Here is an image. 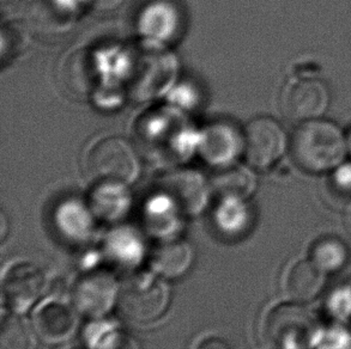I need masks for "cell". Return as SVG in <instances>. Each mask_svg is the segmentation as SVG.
I'll return each mask as SVG.
<instances>
[{
	"instance_id": "cell-25",
	"label": "cell",
	"mask_w": 351,
	"mask_h": 349,
	"mask_svg": "<svg viewBox=\"0 0 351 349\" xmlns=\"http://www.w3.org/2000/svg\"><path fill=\"white\" fill-rule=\"evenodd\" d=\"M6 233H8V220H6V217H5L4 213H3V214H1V233H0L1 241H5Z\"/></svg>"
},
{
	"instance_id": "cell-3",
	"label": "cell",
	"mask_w": 351,
	"mask_h": 349,
	"mask_svg": "<svg viewBox=\"0 0 351 349\" xmlns=\"http://www.w3.org/2000/svg\"><path fill=\"white\" fill-rule=\"evenodd\" d=\"M171 293L166 283L150 273L128 279L119 289L118 305L121 316L136 324L158 321L169 307Z\"/></svg>"
},
{
	"instance_id": "cell-13",
	"label": "cell",
	"mask_w": 351,
	"mask_h": 349,
	"mask_svg": "<svg viewBox=\"0 0 351 349\" xmlns=\"http://www.w3.org/2000/svg\"><path fill=\"white\" fill-rule=\"evenodd\" d=\"M193 262V249L185 241L163 242L152 255V266L165 278L178 279L190 269Z\"/></svg>"
},
{
	"instance_id": "cell-6",
	"label": "cell",
	"mask_w": 351,
	"mask_h": 349,
	"mask_svg": "<svg viewBox=\"0 0 351 349\" xmlns=\"http://www.w3.org/2000/svg\"><path fill=\"white\" fill-rule=\"evenodd\" d=\"M331 101L328 86L314 78L300 79L285 86L280 96V110L294 122L322 118Z\"/></svg>"
},
{
	"instance_id": "cell-23",
	"label": "cell",
	"mask_w": 351,
	"mask_h": 349,
	"mask_svg": "<svg viewBox=\"0 0 351 349\" xmlns=\"http://www.w3.org/2000/svg\"><path fill=\"white\" fill-rule=\"evenodd\" d=\"M328 187L336 198L351 201V163H342L333 170Z\"/></svg>"
},
{
	"instance_id": "cell-15",
	"label": "cell",
	"mask_w": 351,
	"mask_h": 349,
	"mask_svg": "<svg viewBox=\"0 0 351 349\" xmlns=\"http://www.w3.org/2000/svg\"><path fill=\"white\" fill-rule=\"evenodd\" d=\"M210 188L219 198L246 200L256 188V179L251 171L242 166L223 168L213 177Z\"/></svg>"
},
{
	"instance_id": "cell-17",
	"label": "cell",
	"mask_w": 351,
	"mask_h": 349,
	"mask_svg": "<svg viewBox=\"0 0 351 349\" xmlns=\"http://www.w3.org/2000/svg\"><path fill=\"white\" fill-rule=\"evenodd\" d=\"M348 257L347 246L336 237L319 238L311 249V260L325 273L342 269L347 263Z\"/></svg>"
},
{
	"instance_id": "cell-24",
	"label": "cell",
	"mask_w": 351,
	"mask_h": 349,
	"mask_svg": "<svg viewBox=\"0 0 351 349\" xmlns=\"http://www.w3.org/2000/svg\"><path fill=\"white\" fill-rule=\"evenodd\" d=\"M193 349H233L227 341L219 336H206L195 344Z\"/></svg>"
},
{
	"instance_id": "cell-9",
	"label": "cell",
	"mask_w": 351,
	"mask_h": 349,
	"mask_svg": "<svg viewBox=\"0 0 351 349\" xmlns=\"http://www.w3.org/2000/svg\"><path fill=\"white\" fill-rule=\"evenodd\" d=\"M210 184L192 170H176L165 174L158 183V190L180 212L197 213L208 201Z\"/></svg>"
},
{
	"instance_id": "cell-19",
	"label": "cell",
	"mask_w": 351,
	"mask_h": 349,
	"mask_svg": "<svg viewBox=\"0 0 351 349\" xmlns=\"http://www.w3.org/2000/svg\"><path fill=\"white\" fill-rule=\"evenodd\" d=\"M176 11H173L171 6L166 4L152 5V8H147L145 14H143L141 29L143 33L154 36L152 38H169L171 34L176 31Z\"/></svg>"
},
{
	"instance_id": "cell-2",
	"label": "cell",
	"mask_w": 351,
	"mask_h": 349,
	"mask_svg": "<svg viewBox=\"0 0 351 349\" xmlns=\"http://www.w3.org/2000/svg\"><path fill=\"white\" fill-rule=\"evenodd\" d=\"M319 329L313 312L302 302H283L266 315L261 335L271 349H312Z\"/></svg>"
},
{
	"instance_id": "cell-16",
	"label": "cell",
	"mask_w": 351,
	"mask_h": 349,
	"mask_svg": "<svg viewBox=\"0 0 351 349\" xmlns=\"http://www.w3.org/2000/svg\"><path fill=\"white\" fill-rule=\"evenodd\" d=\"M0 349H38L36 331L24 317L8 315L1 321Z\"/></svg>"
},
{
	"instance_id": "cell-7",
	"label": "cell",
	"mask_w": 351,
	"mask_h": 349,
	"mask_svg": "<svg viewBox=\"0 0 351 349\" xmlns=\"http://www.w3.org/2000/svg\"><path fill=\"white\" fill-rule=\"evenodd\" d=\"M118 283L105 270L89 272L77 280L72 299L77 310L89 317H102L118 302Z\"/></svg>"
},
{
	"instance_id": "cell-21",
	"label": "cell",
	"mask_w": 351,
	"mask_h": 349,
	"mask_svg": "<svg viewBox=\"0 0 351 349\" xmlns=\"http://www.w3.org/2000/svg\"><path fill=\"white\" fill-rule=\"evenodd\" d=\"M314 348L351 349L350 322L332 321L326 326H320Z\"/></svg>"
},
{
	"instance_id": "cell-27",
	"label": "cell",
	"mask_w": 351,
	"mask_h": 349,
	"mask_svg": "<svg viewBox=\"0 0 351 349\" xmlns=\"http://www.w3.org/2000/svg\"><path fill=\"white\" fill-rule=\"evenodd\" d=\"M348 227H349V231H350L351 233V213L350 216H349V220H348Z\"/></svg>"
},
{
	"instance_id": "cell-14",
	"label": "cell",
	"mask_w": 351,
	"mask_h": 349,
	"mask_svg": "<svg viewBox=\"0 0 351 349\" xmlns=\"http://www.w3.org/2000/svg\"><path fill=\"white\" fill-rule=\"evenodd\" d=\"M215 222L226 236L241 237L251 227L252 212L243 198H219Z\"/></svg>"
},
{
	"instance_id": "cell-10",
	"label": "cell",
	"mask_w": 351,
	"mask_h": 349,
	"mask_svg": "<svg viewBox=\"0 0 351 349\" xmlns=\"http://www.w3.org/2000/svg\"><path fill=\"white\" fill-rule=\"evenodd\" d=\"M200 151L208 163L224 168L243 152V133L226 123L210 126L200 140Z\"/></svg>"
},
{
	"instance_id": "cell-22",
	"label": "cell",
	"mask_w": 351,
	"mask_h": 349,
	"mask_svg": "<svg viewBox=\"0 0 351 349\" xmlns=\"http://www.w3.org/2000/svg\"><path fill=\"white\" fill-rule=\"evenodd\" d=\"M325 309L333 321H351V286H338L328 293Z\"/></svg>"
},
{
	"instance_id": "cell-8",
	"label": "cell",
	"mask_w": 351,
	"mask_h": 349,
	"mask_svg": "<svg viewBox=\"0 0 351 349\" xmlns=\"http://www.w3.org/2000/svg\"><path fill=\"white\" fill-rule=\"evenodd\" d=\"M46 276L36 264L19 262L6 269L3 278V296L14 312H24L41 298Z\"/></svg>"
},
{
	"instance_id": "cell-5",
	"label": "cell",
	"mask_w": 351,
	"mask_h": 349,
	"mask_svg": "<svg viewBox=\"0 0 351 349\" xmlns=\"http://www.w3.org/2000/svg\"><path fill=\"white\" fill-rule=\"evenodd\" d=\"M287 134L275 118H256L243 131V153L247 163L256 170L275 166L285 155Z\"/></svg>"
},
{
	"instance_id": "cell-1",
	"label": "cell",
	"mask_w": 351,
	"mask_h": 349,
	"mask_svg": "<svg viewBox=\"0 0 351 349\" xmlns=\"http://www.w3.org/2000/svg\"><path fill=\"white\" fill-rule=\"evenodd\" d=\"M347 152V135L337 125L323 118L300 123L290 140L293 161L308 174L335 170Z\"/></svg>"
},
{
	"instance_id": "cell-20",
	"label": "cell",
	"mask_w": 351,
	"mask_h": 349,
	"mask_svg": "<svg viewBox=\"0 0 351 349\" xmlns=\"http://www.w3.org/2000/svg\"><path fill=\"white\" fill-rule=\"evenodd\" d=\"M93 195V206L101 216H112L120 212L128 205L126 185L123 184H96Z\"/></svg>"
},
{
	"instance_id": "cell-4",
	"label": "cell",
	"mask_w": 351,
	"mask_h": 349,
	"mask_svg": "<svg viewBox=\"0 0 351 349\" xmlns=\"http://www.w3.org/2000/svg\"><path fill=\"white\" fill-rule=\"evenodd\" d=\"M84 172L95 184H128L137 179L139 159L130 144L121 138L96 142L88 151Z\"/></svg>"
},
{
	"instance_id": "cell-18",
	"label": "cell",
	"mask_w": 351,
	"mask_h": 349,
	"mask_svg": "<svg viewBox=\"0 0 351 349\" xmlns=\"http://www.w3.org/2000/svg\"><path fill=\"white\" fill-rule=\"evenodd\" d=\"M86 342L89 349H139L134 339L114 324L105 322H99L89 328Z\"/></svg>"
},
{
	"instance_id": "cell-28",
	"label": "cell",
	"mask_w": 351,
	"mask_h": 349,
	"mask_svg": "<svg viewBox=\"0 0 351 349\" xmlns=\"http://www.w3.org/2000/svg\"><path fill=\"white\" fill-rule=\"evenodd\" d=\"M70 349H82V348H70Z\"/></svg>"
},
{
	"instance_id": "cell-26",
	"label": "cell",
	"mask_w": 351,
	"mask_h": 349,
	"mask_svg": "<svg viewBox=\"0 0 351 349\" xmlns=\"http://www.w3.org/2000/svg\"><path fill=\"white\" fill-rule=\"evenodd\" d=\"M347 145H348V152L351 155V129L348 133L347 135Z\"/></svg>"
},
{
	"instance_id": "cell-11",
	"label": "cell",
	"mask_w": 351,
	"mask_h": 349,
	"mask_svg": "<svg viewBox=\"0 0 351 349\" xmlns=\"http://www.w3.org/2000/svg\"><path fill=\"white\" fill-rule=\"evenodd\" d=\"M326 278L323 269L312 260H300L290 267L285 276V292L291 300L312 302L322 294Z\"/></svg>"
},
{
	"instance_id": "cell-12",
	"label": "cell",
	"mask_w": 351,
	"mask_h": 349,
	"mask_svg": "<svg viewBox=\"0 0 351 349\" xmlns=\"http://www.w3.org/2000/svg\"><path fill=\"white\" fill-rule=\"evenodd\" d=\"M76 312L64 302H51L43 305L35 318V329L43 340L52 344L66 340L77 328Z\"/></svg>"
}]
</instances>
